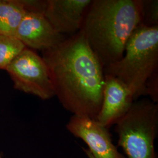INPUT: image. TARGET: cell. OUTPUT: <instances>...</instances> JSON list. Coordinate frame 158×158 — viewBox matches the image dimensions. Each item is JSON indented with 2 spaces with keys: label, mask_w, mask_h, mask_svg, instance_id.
Wrapping results in <instances>:
<instances>
[{
  "label": "cell",
  "mask_w": 158,
  "mask_h": 158,
  "mask_svg": "<svg viewBox=\"0 0 158 158\" xmlns=\"http://www.w3.org/2000/svg\"><path fill=\"white\" fill-rule=\"evenodd\" d=\"M55 96L73 115L96 119L102 104L104 68L80 29L42 52Z\"/></svg>",
  "instance_id": "1"
},
{
  "label": "cell",
  "mask_w": 158,
  "mask_h": 158,
  "mask_svg": "<svg viewBox=\"0 0 158 158\" xmlns=\"http://www.w3.org/2000/svg\"><path fill=\"white\" fill-rule=\"evenodd\" d=\"M142 0H94L81 30L103 68L119 61L141 23Z\"/></svg>",
  "instance_id": "2"
},
{
  "label": "cell",
  "mask_w": 158,
  "mask_h": 158,
  "mask_svg": "<svg viewBox=\"0 0 158 158\" xmlns=\"http://www.w3.org/2000/svg\"><path fill=\"white\" fill-rule=\"evenodd\" d=\"M158 69V26L140 24L128 40L123 57L104 68V72L126 85L135 100L147 94V82Z\"/></svg>",
  "instance_id": "3"
},
{
  "label": "cell",
  "mask_w": 158,
  "mask_h": 158,
  "mask_svg": "<svg viewBox=\"0 0 158 158\" xmlns=\"http://www.w3.org/2000/svg\"><path fill=\"white\" fill-rule=\"evenodd\" d=\"M118 146L128 158H158L155 141L158 132V105L149 99L134 102L115 124Z\"/></svg>",
  "instance_id": "4"
},
{
  "label": "cell",
  "mask_w": 158,
  "mask_h": 158,
  "mask_svg": "<svg viewBox=\"0 0 158 158\" xmlns=\"http://www.w3.org/2000/svg\"><path fill=\"white\" fill-rule=\"evenodd\" d=\"M14 88L46 100L55 96L49 69L44 60L26 48L6 69Z\"/></svg>",
  "instance_id": "5"
},
{
  "label": "cell",
  "mask_w": 158,
  "mask_h": 158,
  "mask_svg": "<svg viewBox=\"0 0 158 158\" xmlns=\"http://www.w3.org/2000/svg\"><path fill=\"white\" fill-rule=\"evenodd\" d=\"M67 130L88 145L94 158H126L114 145L107 128L97 120L83 115H72Z\"/></svg>",
  "instance_id": "6"
},
{
  "label": "cell",
  "mask_w": 158,
  "mask_h": 158,
  "mask_svg": "<svg viewBox=\"0 0 158 158\" xmlns=\"http://www.w3.org/2000/svg\"><path fill=\"white\" fill-rule=\"evenodd\" d=\"M15 37L26 48L42 52L55 47L66 38L57 32L44 14L32 12L23 17Z\"/></svg>",
  "instance_id": "7"
},
{
  "label": "cell",
  "mask_w": 158,
  "mask_h": 158,
  "mask_svg": "<svg viewBox=\"0 0 158 158\" xmlns=\"http://www.w3.org/2000/svg\"><path fill=\"white\" fill-rule=\"evenodd\" d=\"M134 102L130 89L122 81L105 74L102 104L97 120L108 128L129 111Z\"/></svg>",
  "instance_id": "8"
},
{
  "label": "cell",
  "mask_w": 158,
  "mask_h": 158,
  "mask_svg": "<svg viewBox=\"0 0 158 158\" xmlns=\"http://www.w3.org/2000/svg\"><path fill=\"white\" fill-rule=\"evenodd\" d=\"M91 0H47L44 16L57 33L71 36L81 29Z\"/></svg>",
  "instance_id": "9"
},
{
  "label": "cell",
  "mask_w": 158,
  "mask_h": 158,
  "mask_svg": "<svg viewBox=\"0 0 158 158\" xmlns=\"http://www.w3.org/2000/svg\"><path fill=\"white\" fill-rule=\"evenodd\" d=\"M27 13L20 0H0V34L15 36Z\"/></svg>",
  "instance_id": "10"
},
{
  "label": "cell",
  "mask_w": 158,
  "mask_h": 158,
  "mask_svg": "<svg viewBox=\"0 0 158 158\" xmlns=\"http://www.w3.org/2000/svg\"><path fill=\"white\" fill-rule=\"evenodd\" d=\"M15 36L0 34V70H5L25 49Z\"/></svg>",
  "instance_id": "11"
},
{
  "label": "cell",
  "mask_w": 158,
  "mask_h": 158,
  "mask_svg": "<svg viewBox=\"0 0 158 158\" xmlns=\"http://www.w3.org/2000/svg\"><path fill=\"white\" fill-rule=\"evenodd\" d=\"M141 24L147 27L158 26V0H142Z\"/></svg>",
  "instance_id": "12"
},
{
  "label": "cell",
  "mask_w": 158,
  "mask_h": 158,
  "mask_svg": "<svg viewBox=\"0 0 158 158\" xmlns=\"http://www.w3.org/2000/svg\"><path fill=\"white\" fill-rule=\"evenodd\" d=\"M27 12L44 14L47 0H20Z\"/></svg>",
  "instance_id": "13"
},
{
  "label": "cell",
  "mask_w": 158,
  "mask_h": 158,
  "mask_svg": "<svg viewBox=\"0 0 158 158\" xmlns=\"http://www.w3.org/2000/svg\"><path fill=\"white\" fill-rule=\"evenodd\" d=\"M83 151H84V152H85V153L87 155V157L89 158H94V156H93V155L91 154V153L90 152V151L89 150V149H85V148H83Z\"/></svg>",
  "instance_id": "14"
},
{
  "label": "cell",
  "mask_w": 158,
  "mask_h": 158,
  "mask_svg": "<svg viewBox=\"0 0 158 158\" xmlns=\"http://www.w3.org/2000/svg\"><path fill=\"white\" fill-rule=\"evenodd\" d=\"M0 158H4L3 156H2V155L1 153H0Z\"/></svg>",
  "instance_id": "15"
}]
</instances>
